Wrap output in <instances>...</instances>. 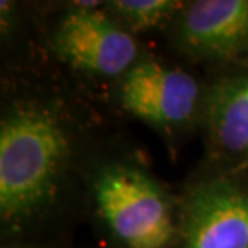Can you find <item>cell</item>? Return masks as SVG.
<instances>
[{
    "label": "cell",
    "mask_w": 248,
    "mask_h": 248,
    "mask_svg": "<svg viewBox=\"0 0 248 248\" xmlns=\"http://www.w3.org/2000/svg\"><path fill=\"white\" fill-rule=\"evenodd\" d=\"M71 143L62 120L41 103H18L0 126V213L21 226L52 205Z\"/></svg>",
    "instance_id": "1"
},
{
    "label": "cell",
    "mask_w": 248,
    "mask_h": 248,
    "mask_svg": "<svg viewBox=\"0 0 248 248\" xmlns=\"http://www.w3.org/2000/svg\"><path fill=\"white\" fill-rule=\"evenodd\" d=\"M100 216L127 248H166L176 234L165 190L137 168L108 165L93 181Z\"/></svg>",
    "instance_id": "2"
},
{
    "label": "cell",
    "mask_w": 248,
    "mask_h": 248,
    "mask_svg": "<svg viewBox=\"0 0 248 248\" xmlns=\"http://www.w3.org/2000/svg\"><path fill=\"white\" fill-rule=\"evenodd\" d=\"M179 248H248V184L215 179L188 193Z\"/></svg>",
    "instance_id": "3"
},
{
    "label": "cell",
    "mask_w": 248,
    "mask_h": 248,
    "mask_svg": "<svg viewBox=\"0 0 248 248\" xmlns=\"http://www.w3.org/2000/svg\"><path fill=\"white\" fill-rule=\"evenodd\" d=\"M53 44L62 58L74 68L103 76L126 71L137 55V44L131 34L93 7L68 12Z\"/></svg>",
    "instance_id": "4"
},
{
    "label": "cell",
    "mask_w": 248,
    "mask_h": 248,
    "mask_svg": "<svg viewBox=\"0 0 248 248\" xmlns=\"http://www.w3.org/2000/svg\"><path fill=\"white\" fill-rule=\"evenodd\" d=\"M198 97V84L190 74L156 62L132 66L121 87L124 107L158 126H176L192 120Z\"/></svg>",
    "instance_id": "5"
},
{
    "label": "cell",
    "mask_w": 248,
    "mask_h": 248,
    "mask_svg": "<svg viewBox=\"0 0 248 248\" xmlns=\"http://www.w3.org/2000/svg\"><path fill=\"white\" fill-rule=\"evenodd\" d=\"M187 50L208 58H231L248 48V0H202L181 21Z\"/></svg>",
    "instance_id": "6"
},
{
    "label": "cell",
    "mask_w": 248,
    "mask_h": 248,
    "mask_svg": "<svg viewBox=\"0 0 248 248\" xmlns=\"http://www.w3.org/2000/svg\"><path fill=\"white\" fill-rule=\"evenodd\" d=\"M208 137L227 156L248 153V73L221 79L205 103Z\"/></svg>",
    "instance_id": "7"
},
{
    "label": "cell",
    "mask_w": 248,
    "mask_h": 248,
    "mask_svg": "<svg viewBox=\"0 0 248 248\" xmlns=\"http://www.w3.org/2000/svg\"><path fill=\"white\" fill-rule=\"evenodd\" d=\"M182 5L172 0H116L108 3V7L131 29L143 31L158 26Z\"/></svg>",
    "instance_id": "8"
},
{
    "label": "cell",
    "mask_w": 248,
    "mask_h": 248,
    "mask_svg": "<svg viewBox=\"0 0 248 248\" xmlns=\"http://www.w3.org/2000/svg\"><path fill=\"white\" fill-rule=\"evenodd\" d=\"M3 248H23V247H3Z\"/></svg>",
    "instance_id": "9"
}]
</instances>
